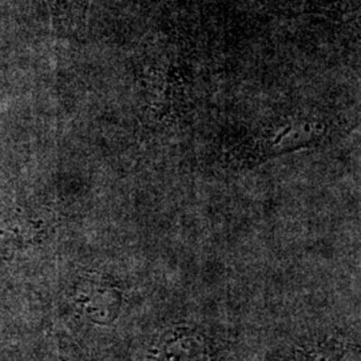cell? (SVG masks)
I'll return each instance as SVG.
<instances>
[{
	"label": "cell",
	"instance_id": "1",
	"mask_svg": "<svg viewBox=\"0 0 361 361\" xmlns=\"http://www.w3.org/2000/svg\"><path fill=\"white\" fill-rule=\"evenodd\" d=\"M326 129L322 122L307 118H288L264 126L237 147V158L244 164H262L273 157L312 147L323 141Z\"/></svg>",
	"mask_w": 361,
	"mask_h": 361
},
{
	"label": "cell",
	"instance_id": "2",
	"mask_svg": "<svg viewBox=\"0 0 361 361\" xmlns=\"http://www.w3.org/2000/svg\"><path fill=\"white\" fill-rule=\"evenodd\" d=\"M51 13L52 27L56 34L77 35L85 25L86 11L90 0H46Z\"/></svg>",
	"mask_w": 361,
	"mask_h": 361
}]
</instances>
